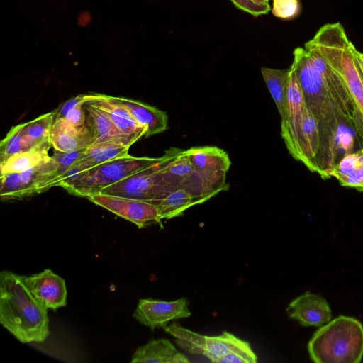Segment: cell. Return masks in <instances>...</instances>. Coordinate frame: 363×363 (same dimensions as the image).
I'll use <instances>...</instances> for the list:
<instances>
[{"instance_id": "6da1fadb", "label": "cell", "mask_w": 363, "mask_h": 363, "mask_svg": "<svg viewBox=\"0 0 363 363\" xmlns=\"http://www.w3.org/2000/svg\"><path fill=\"white\" fill-rule=\"evenodd\" d=\"M293 55L291 67L298 81L306 106L319 125L321 147L318 165L322 169H327L334 164L335 138L340 126L346 123L354 125L345 118L320 74L312 65L306 49L298 47Z\"/></svg>"}, {"instance_id": "7a4b0ae2", "label": "cell", "mask_w": 363, "mask_h": 363, "mask_svg": "<svg viewBox=\"0 0 363 363\" xmlns=\"http://www.w3.org/2000/svg\"><path fill=\"white\" fill-rule=\"evenodd\" d=\"M0 323L22 343L43 342L50 335L48 308L9 271L0 274Z\"/></svg>"}, {"instance_id": "3957f363", "label": "cell", "mask_w": 363, "mask_h": 363, "mask_svg": "<svg viewBox=\"0 0 363 363\" xmlns=\"http://www.w3.org/2000/svg\"><path fill=\"white\" fill-rule=\"evenodd\" d=\"M308 351L316 363H359L363 357V325L353 317L340 315L314 333Z\"/></svg>"}, {"instance_id": "277c9868", "label": "cell", "mask_w": 363, "mask_h": 363, "mask_svg": "<svg viewBox=\"0 0 363 363\" xmlns=\"http://www.w3.org/2000/svg\"><path fill=\"white\" fill-rule=\"evenodd\" d=\"M307 43L341 77L357 106L363 112V84L354 55L355 48L342 24H325Z\"/></svg>"}, {"instance_id": "5b68a950", "label": "cell", "mask_w": 363, "mask_h": 363, "mask_svg": "<svg viewBox=\"0 0 363 363\" xmlns=\"http://www.w3.org/2000/svg\"><path fill=\"white\" fill-rule=\"evenodd\" d=\"M161 160L162 157H138L128 155L87 170L82 177L64 189L75 196L87 198L106 186L157 164Z\"/></svg>"}, {"instance_id": "8992f818", "label": "cell", "mask_w": 363, "mask_h": 363, "mask_svg": "<svg viewBox=\"0 0 363 363\" xmlns=\"http://www.w3.org/2000/svg\"><path fill=\"white\" fill-rule=\"evenodd\" d=\"M164 329L174 338L181 349L189 354L203 355L213 363L230 352L251 347L248 342L226 331L219 335L208 336L184 328L174 321Z\"/></svg>"}, {"instance_id": "52a82bcc", "label": "cell", "mask_w": 363, "mask_h": 363, "mask_svg": "<svg viewBox=\"0 0 363 363\" xmlns=\"http://www.w3.org/2000/svg\"><path fill=\"white\" fill-rule=\"evenodd\" d=\"M185 152L199 175L208 196L211 198L229 188L225 179L231 162L225 150L215 146H199Z\"/></svg>"}, {"instance_id": "ba28073f", "label": "cell", "mask_w": 363, "mask_h": 363, "mask_svg": "<svg viewBox=\"0 0 363 363\" xmlns=\"http://www.w3.org/2000/svg\"><path fill=\"white\" fill-rule=\"evenodd\" d=\"M157 164L104 188L98 194L147 201L156 206L174 190L160 174Z\"/></svg>"}, {"instance_id": "9c48e42d", "label": "cell", "mask_w": 363, "mask_h": 363, "mask_svg": "<svg viewBox=\"0 0 363 363\" xmlns=\"http://www.w3.org/2000/svg\"><path fill=\"white\" fill-rule=\"evenodd\" d=\"M289 68L286 109L281 120V135L291 156L302 162V127L306 106L296 76Z\"/></svg>"}, {"instance_id": "30bf717a", "label": "cell", "mask_w": 363, "mask_h": 363, "mask_svg": "<svg viewBox=\"0 0 363 363\" xmlns=\"http://www.w3.org/2000/svg\"><path fill=\"white\" fill-rule=\"evenodd\" d=\"M157 169L164 180L172 189L183 188L205 201L211 199L185 150L172 148L165 152L157 164Z\"/></svg>"}, {"instance_id": "8fae6325", "label": "cell", "mask_w": 363, "mask_h": 363, "mask_svg": "<svg viewBox=\"0 0 363 363\" xmlns=\"http://www.w3.org/2000/svg\"><path fill=\"white\" fill-rule=\"evenodd\" d=\"M87 199L94 203L133 223L139 228L152 224H161L162 219L158 209L152 203L103 194H94Z\"/></svg>"}, {"instance_id": "7c38bea8", "label": "cell", "mask_w": 363, "mask_h": 363, "mask_svg": "<svg viewBox=\"0 0 363 363\" xmlns=\"http://www.w3.org/2000/svg\"><path fill=\"white\" fill-rule=\"evenodd\" d=\"M189 305V301L184 297L172 301L140 299L133 316L151 329L164 328L171 321L191 316Z\"/></svg>"}, {"instance_id": "4fadbf2b", "label": "cell", "mask_w": 363, "mask_h": 363, "mask_svg": "<svg viewBox=\"0 0 363 363\" xmlns=\"http://www.w3.org/2000/svg\"><path fill=\"white\" fill-rule=\"evenodd\" d=\"M21 278L30 293L48 309L56 311L66 306L65 281L50 269Z\"/></svg>"}, {"instance_id": "5bb4252c", "label": "cell", "mask_w": 363, "mask_h": 363, "mask_svg": "<svg viewBox=\"0 0 363 363\" xmlns=\"http://www.w3.org/2000/svg\"><path fill=\"white\" fill-rule=\"evenodd\" d=\"M286 312L289 318L303 326L320 327L332 318V311L325 298L311 292H306L292 300Z\"/></svg>"}, {"instance_id": "9a60e30c", "label": "cell", "mask_w": 363, "mask_h": 363, "mask_svg": "<svg viewBox=\"0 0 363 363\" xmlns=\"http://www.w3.org/2000/svg\"><path fill=\"white\" fill-rule=\"evenodd\" d=\"M88 102L104 110L116 126L134 143L146 135V128L138 122L128 108L117 97L101 94H86Z\"/></svg>"}, {"instance_id": "2e32d148", "label": "cell", "mask_w": 363, "mask_h": 363, "mask_svg": "<svg viewBox=\"0 0 363 363\" xmlns=\"http://www.w3.org/2000/svg\"><path fill=\"white\" fill-rule=\"evenodd\" d=\"M50 143L55 150L73 152L87 149L95 144V140L86 123L74 126L62 118L53 122Z\"/></svg>"}, {"instance_id": "e0dca14e", "label": "cell", "mask_w": 363, "mask_h": 363, "mask_svg": "<svg viewBox=\"0 0 363 363\" xmlns=\"http://www.w3.org/2000/svg\"><path fill=\"white\" fill-rule=\"evenodd\" d=\"M86 124L95 140V144L116 142L131 146L134 142L125 135L102 108L83 102Z\"/></svg>"}, {"instance_id": "ac0fdd59", "label": "cell", "mask_w": 363, "mask_h": 363, "mask_svg": "<svg viewBox=\"0 0 363 363\" xmlns=\"http://www.w3.org/2000/svg\"><path fill=\"white\" fill-rule=\"evenodd\" d=\"M19 174L24 198L44 192L59 184L58 166L52 156Z\"/></svg>"}, {"instance_id": "d6986e66", "label": "cell", "mask_w": 363, "mask_h": 363, "mask_svg": "<svg viewBox=\"0 0 363 363\" xmlns=\"http://www.w3.org/2000/svg\"><path fill=\"white\" fill-rule=\"evenodd\" d=\"M185 354L179 352L167 339L152 340L139 347L132 357V363H189Z\"/></svg>"}, {"instance_id": "ffe728a7", "label": "cell", "mask_w": 363, "mask_h": 363, "mask_svg": "<svg viewBox=\"0 0 363 363\" xmlns=\"http://www.w3.org/2000/svg\"><path fill=\"white\" fill-rule=\"evenodd\" d=\"M125 105L134 118L147 130L145 137L162 133L168 128V116L166 112L139 101L117 97Z\"/></svg>"}, {"instance_id": "44dd1931", "label": "cell", "mask_w": 363, "mask_h": 363, "mask_svg": "<svg viewBox=\"0 0 363 363\" xmlns=\"http://www.w3.org/2000/svg\"><path fill=\"white\" fill-rule=\"evenodd\" d=\"M321 147L319 125L306 108L302 127V162L308 169L319 174L318 160Z\"/></svg>"}, {"instance_id": "7402d4cb", "label": "cell", "mask_w": 363, "mask_h": 363, "mask_svg": "<svg viewBox=\"0 0 363 363\" xmlns=\"http://www.w3.org/2000/svg\"><path fill=\"white\" fill-rule=\"evenodd\" d=\"M53 113L50 112L38 116L33 121L23 123L21 144L23 151L35 149L49 150L50 132L53 124Z\"/></svg>"}, {"instance_id": "603a6c76", "label": "cell", "mask_w": 363, "mask_h": 363, "mask_svg": "<svg viewBox=\"0 0 363 363\" xmlns=\"http://www.w3.org/2000/svg\"><path fill=\"white\" fill-rule=\"evenodd\" d=\"M130 146L111 142L96 143L85 150L82 157L74 165L86 171L110 160L126 156Z\"/></svg>"}, {"instance_id": "cb8c5ba5", "label": "cell", "mask_w": 363, "mask_h": 363, "mask_svg": "<svg viewBox=\"0 0 363 363\" xmlns=\"http://www.w3.org/2000/svg\"><path fill=\"white\" fill-rule=\"evenodd\" d=\"M205 201L183 188L170 191L160 200L156 206L161 219H170L180 216L189 208L204 203Z\"/></svg>"}, {"instance_id": "d4e9b609", "label": "cell", "mask_w": 363, "mask_h": 363, "mask_svg": "<svg viewBox=\"0 0 363 363\" xmlns=\"http://www.w3.org/2000/svg\"><path fill=\"white\" fill-rule=\"evenodd\" d=\"M261 73L277 106L281 119H283L286 109V91L290 68L275 69L262 67Z\"/></svg>"}, {"instance_id": "484cf974", "label": "cell", "mask_w": 363, "mask_h": 363, "mask_svg": "<svg viewBox=\"0 0 363 363\" xmlns=\"http://www.w3.org/2000/svg\"><path fill=\"white\" fill-rule=\"evenodd\" d=\"M50 157L48 150L45 149H35L14 155L0 163L1 174L26 171Z\"/></svg>"}, {"instance_id": "4316f807", "label": "cell", "mask_w": 363, "mask_h": 363, "mask_svg": "<svg viewBox=\"0 0 363 363\" xmlns=\"http://www.w3.org/2000/svg\"><path fill=\"white\" fill-rule=\"evenodd\" d=\"M23 123L13 126L0 143V163L10 157L23 152L21 135Z\"/></svg>"}, {"instance_id": "83f0119b", "label": "cell", "mask_w": 363, "mask_h": 363, "mask_svg": "<svg viewBox=\"0 0 363 363\" xmlns=\"http://www.w3.org/2000/svg\"><path fill=\"white\" fill-rule=\"evenodd\" d=\"M362 160L363 150L346 155L335 165L331 172V177L338 179L341 177L350 175L361 167Z\"/></svg>"}, {"instance_id": "f1b7e54d", "label": "cell", "mask_w": 363, "mask_h": 363, "mask_svg": "<svg viewBox=\"0 0 363 363\" xmlns=\"http://www.w3.org/2000/svg\"><path fill=\"white\" fill-rule=\"evenodd\" d=\"M272 13L281 19H291L297 16L301 11L298 0H273Z\"/></svg>"}, {"instance_id": "f546056e", "label": "cell", "mask_w": 363, "mask_h": 363, "mask_svg": "<svg viewBox=\"0 0 363 363\" xmlns=\"http://www.w3.org/2000/svg\"><path fill=\"white\" fill-rule=\"evenodd\" d=\"M84 151L85 150L73 152H60L55 150L52 157L56 161L58 166L59 182L61 177L77 162L82 157Z\"/></svg>"}, {"instance_id": "4dcf8cb0", "label": "cell", "mask_w": 363, "mask_h": 363, "mask_svg": "<svg viewBox=\"0 0 363 363\" xmlns=\"http://www.w3.org/2000/svg\"><path fill=\"white\" fill-rule=\"evenodd\" d=\"M238 9L253 16L267 14L270 10L269 0H230Z\"/></svg>"}, {"instance_id": "1f68e13d", "label": "cell", "mask_w": 363, "mask_h": 363, "mask_svg": "<svg viewBox=\"0 0 363 363\" xmlns=\"http://www.w3.org/2000/svg\"><path fill=\"white\" fill-rule=\"evenodd\" d=\"M344 186L352 187L363 191V167H360L347 176L337 179Z\"/></svg>"}, {"instance_id": "d6a6232c", "label": "cell", "mask_w": 363, "mask_h": 363, "mask_svg": "<svg viewBox=\"0 0 363 363\" xmlns=\"http://www.w3.org/2000/svg\"><path fill=\"white\" fill-rule=\"evenodd\" d=\"M74 126H82L86 123V113L83 107V102L73 106L64 118Z\"/></svg>"}, {"instance_id": "836d02e7", "label": "cell", "mask_w": 363, "mask_h": 363, "mask_svg": "<svg viewBox=\"0 0 363 363\" xmlns=\"http://www.w3.org/2000/svg\"><path fill=\"white\" fill-rule=\"evenodd\" d=\"M86 94H82L77 95L72 99L66 101L63 104H62L57 109H55L53 113V120L54 121L58 118H64L67 114V113L75 105L77 104L84 102Z\"/></svg>"}]
</instances>
